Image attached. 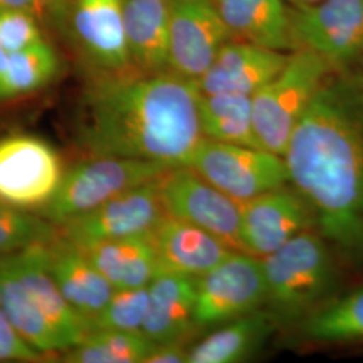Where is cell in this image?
Here are the masks:
<instances>
[{
	"instance_id": "1",
	"label": "cell",
	"mask_w": 363,
	"mask_h": 363,
	"mask_svg": "<svg viewBox=\"0 0 363 363\" xmlns=\"http://www.w3.org/2000/svg\"><path fill=\"white\" fill-rule=\"evenodd\" d=\"M289 184L337 255L363 262V76L328 74L286 147Z\"/></svg>"
},
{
	"instance_id": "2",
	"label": "cell",
	"mask_w": 363,
	"mask_h": 363,
	"mask_svg": "<svg viewBox=\"0 0 363 363\" xmlns=\"http://www.w3.org/2000/svg\"><path fill=\"white\" fill-rule=\"evenodd\" d=\"M194 81L169 70L93 76L78 105L74 142L89 156L189 166L203 140Z\"/></svg>"
},
{
	"instance_id": "3",
	"label": "cell",
	"mask_w": 363,
	"mask_h": 363,
	"mask_svg": "<svg viewBox=\"0 0 363 363\" xmlns=\"http://www.w3.org/2000/svg\"><path fill=\"white\" fill-rule=\"evenodd\" d=\"M261 261L264 307L277 325H300L331 298L337 286L333 249L316 229L298 234Z\"/></svg>"
},
{
	"instance_id": "4",
	"label": "cell",
	"mask_w": 363,
	"mask_h": 363,
	"mask_svg": "<svg viewBox=\"0 0 363 363\" xmlns=\"http://www.w3.org/2000/svg\"><path fill=\"white\" fill-rule=\"evenodd\" d=\"M334 70L318 52L298 49L289 54L283 70L252 96L256 133L264 150L284 156L300 118Z\"/></svg>"
},
{
	"instance_id": "5",
	"label": "cell",
	"mask_w": 363,
	"mask_h": 363,
	"mask_svg": "<svg viewBox=\"0 0 363 363\" xmlns=\"http://www.w3.org/2000/svg\"><path fill=\"white\" fill-rule=\"evenodd\" d=\"M167 169L169 167L160 163L140 159L88 156L65 169L57 194L38 214L60 226L116 195L156 181Z\"/></svg>"
},
{
	"instance_id": "6",
	"label": "cell",
	"mask_w": 363,
	"mask_h": 363,
	"mask_svg": "<svg viewBox=\"0 0 363 363\" xmlns=\"http://www.w3.org/2000/svg\"><path fill=\"white\" fill-rule=\"evenodd\" d=\"M189 167L238 203L289 184L284 156L205 138L196 147Z\"/></svg>"
},
{
	"instance_id": "7",
	"label": "cell",
	"mask_w": 363,
	"mask_h": 363,
	"mask_svg": "<svg viewBox=\"0 0 363 363\" xmlns=\"http://www.w3.org/2000/svg\"><path fill=\"white\" fill-rule=\"evenodd\" d=\"M64 174L61 155L45 139L30 133L0 138V202L39 213L52 202Z\"/></svg>"
},
{
	"instance_id": "8",
	"label": "cell",
	"mask_w": 363,
	"mask_h": 363,
	"mask_svg": "<svg viewBox=\"0 0 363 363\" xmlns=\"http://www.w3.org/2000/svg\"><path fill=\"white\" fill-rule=\"evenodd\" d=\"M265 295L261 259L234 250L211 271L196 277V328H216L259 311Z\"/></svg>"
},
{
	"instance_id": "9",
	"label": "cell",
	"mask_w": 363,
	"mask_h": 363,
	"mask_svg": "<svg viewBox=\"0 0 363 363\" xmlns=\"http://www.w3.org/2000/svg\"><path fill=\"white\" fill-rule=\"evenodd\" d=\"M156 183L167 216L214 234L233 250L242 252L241 203L189 166L167 169Z\"/></svg>"
},
{
	"instance_id": "10",
	"label": "cell",
	"mask_w": 363,
	"mask_h": 363,
	"mask_svg": "<svg viewBox=\"0 0 363 363\" xmlns=\"http://www.w3.org/2000/svg\"><path fill=\"white\" fill-rule=\"evenodd\" d=\"M294 50L322 55L335 70L363 52V0H322L289 10Z\"/></svg>"
},
{
	"instance_id": "11",
	"label": "cell",
	"mask_w": 363,
	"mask_h": 363,
	"mask_svg": "<svg viewBox=\"0 0 363 363\" xmlns=\"http://www.w3.org/2000/svg\"><path fill=\"white\" fill-rule=\"evenodd\" d=\"M65 37L93 76L133 69L121 0H70Z\"/></svg>"
},
{
	"instance_id": "12",
	"label": "cell",
	"mask_w": 363,
	"mask_h": 363,
	"mask_svg": "<svg viewBox=\"0 0 363 363\" xmlns=\"http://www.w3.org/2000/svg\"><path fill=\"white\" fill-rule=\"evenodd\" d=\"M233 39L214 0H172L167 70L195 82Z\"/></svg>"
},
{
	"instance_id": "13",
	"label": "cell",
	"mask_w": 363,
	"mask_h": 363,
	"mask_svg": "<svg viewBox=\"0 0 363 363\" xmlns=\"http://www.w3.org/2000/svg\"><path fill=\"white\" fill-rule=\"evenodd\" d=\"M156 181L130 189L88 213L65 220L57 226L58 233L79 247L151 233L166 216Z\"/></svg>"
},
{
	"instance_id": "14",
	"label": "cell",
	"mask_w": 363,
	"mask_h": 363,
	"mask_svg": "<svg viewBox=\"0 0 363 363\" xmlns=\"http://www.w3.org/2000/svg\"><path fill=\"white\" fill-rule=\"evenodd\" d=\"M308 229H315L313 213L291 184L241 203V247L259 259L272 255Z\"/></svg>"
},
{
	"instance_id": "15",
	"label": "cell",
	"mask_w": 363,
	"mask_h": 363,
	"mask_svg": "<svg viewBox=\"0 0 363 363\" xmlns=\"http://www.w3.org/2000/svg\"><path fill=\"white\" fill-rule=\"evenodd\" d=\"M288 58L289 54L284 52L233 39L220 49L206 73L195 84L202 94L253 96L283 70Z\"/></svg>"
},
{
	"instance_id": "16",
	"label": "cell",
	"mask_w": 363,
	"mask_h": 363,
	"mask_svg": "<svg viewBox=\"0 0 363 363\" xmlns=\"http://www.w3.org/2000/svg\"><path fill=\"white\" fill-rule=\"evenodd\" d=\"M151 238L159 272L179 273L195 279L211 271L234 252L214 234L167 214L154 228Z\"/></svg>"
},
{
	"instance_id": "17",
	"label": "cell",
	"mask_w": 363,
	"mask_h": 363,
	"mask_svg": "<svg viewBox=\"0 0 363 363\" xmlns=\"http://www.w3.org/2000/svg\"><path fill=\"white\" fill-rule=\"evenodd\" d=\"M49 242L26 247L11 255V259L39 310L69 350L81 343L89 331L86 320L70 307L52 279L48 261Z\"/></svg>"
},
{
	"instance_id": "18",
	"label": "cell",
	"mask_w": 363,
	"mask_h": 363,
	"mask_svg": "<svg viewBox=\"0 0 363 363\" xmlns=\"http://www.w3.org/2000/svg\"><path fill=\"white\" fill-rule=\"evenodd\" d=\"M48 261L62 296L86 322L104 307L115 292V288L85 252L60 233L48 244Z\"/></svg>"
},
{
	"instance_id": "19",
	"label": "cell",
	"mask_w": 363,
	"mask_h": 363,
	"mask_svg": "<svg viewBox=\"0 0 363 363\" xmlns=\"http://www.w3.org/2000/svg\"><path fill=\"white\" fill-rule=\"evenodd\" d=\"M150 306L143 333L154 343L184 342L195 331L196 279L159 272L148 284Z\"/></svg>"
},
{
	"instance_id": "20",
	"label": "cell",
	"mask_w": 363,
	"mask_h": 363,
	"mask_svg": "<svg viewBox=\"0 0 363 363\" xmlns=\"http://www.w3.org/2000/svg\"><path fill=\"white\" fill-rule=\"evenodd\" d=\"M133 69L143 73L167 70L172 0H121Z\"/></svg>"
},
{
	"instance_id": "21",
	"label": "cell",
	"mask_w": 363,
	"mask_h": 363,
	"mask_svg": "<svg viewBox=\"0 0 363 363\" xmlns=\"http://www.w3.org/2000/svg\"><path fill=\"white\" fill-rule=\"evenodd\" d=\"M234 38L277 52L292 50L286 0H216Z\"/></svg>"
},
{
	"instance_id": "22",
	"label": "cell",
	"mask_w": 363,
	"mask_h": 363,
	"mask_svg": "<svg viewBox=\"0 0 363 363\" xmlns=\"http://www.w3.org/2000/svg\"><path fill=\"white\" fill-rule=\"evenodd\" d=\"M81 249L115 289L148 286L159 272L151 233L103 241Z\"/></svg>"
},
{
	"instance_id": "23",
	"label": "cell",
	"mask_w": 363,
	"mask_h": 363,
	"mask_svg": "<svg viewBox=\"0 0 363 363\" xmlns=\"http://www.w3.org/2000/svg\"><path fill=\"white\" fill-rule=\"evenodd\" d=\"M267 310L247 313L218 325L194 345L187 363H238L250 359L264 346L276 327Z\"/></svg>"
},
{
	"instance_id": "24",
	"label": "cell",
	"mask_w": 363,
	"mask_h": 363,
	"mask_svg": "<svg viewBox=\"0 0 363 363\" xmlns=\"http://www.w3.org/2000/svg\"><path fill=\"white\" fill-rule=\"evenodd\" d=\"M0 310L18 334L40 354L66 350L19 277L11 256L0 259Z\"/></svg>"
},
{
	"instance_id": "25",
	"label": "cell",
	"mask_w": 363,
	"mask_h": 363,
	"mask_svg": "<svg viewBox=\"0 0 363 363\" xmlns=\"http://www.w3.org/2000/svg\"><path fill=\"white\" fill-rule=\"evenodd\" d=\"M198 116L205 139L262 148L256 133L252 96L201 93L198 99Z\"/></svg>"
},
{
	"instance_id": "26",
	"label": "cell",
	"mask_w": 363,
	"mask_h": 363,
	"mask_svg": "<svg viewBox=\"0 0 363 363\" xmlns=\"http://www.w3.org/2000/svg\"><path fill=\"white\" fill-rule=\"evenodd\" d=\"M60 57L46 40L7 52L0 67V101L13 100L49 85L60 72Z\"/></svg>"
},
{
	"instance_id": "27",
	"label": "cell",
	"mask_w": 363,
	"mask_h": 363,
	"mask_svg": "<svg viewBox=\"0 0 363 363\" xmlns=\"http://www.w3.org/2000/svg\"><path fill=\"white\" fill-rule=\"evenodd\" d=\"M298 325L301 337L310 342L363 340V286L343 296L330 298Z\"/></svg>"
},
{
	"instance_id": "28",
	"label": "cell",
	"mask_w": 363,
	"mask_h": 363,
	"mask_svg": "<svg viewBox=\"0 0 363 363\" xmlns=\"http://www.w3.org/2000/svg\"><path fill=\"white\" fill-rule=\"evenodd\" d=\"M143 333L93 331L77 346L66 350V363H144L154 347Z\"/></svg>"
},
{
	"instance_id": "29",
	"label": "cell",
	"mask_w": 363,
	"mask_h": 363,
	"mask_svg": "<svg viewBox=\"0 0 363 363\" xmlns=\"http://www.w3.org/2000/svg\"><path fill=\"white\" fill-rule=\"evenodd\" d=\"M57 235L58 228L38 213L0 202V259L31 245L49 242Z\"/></svg>"
},
{
	"instance_id": "30",
	"label": "cell",
	"mask_w": 363,
	"mask_h": 363,
	"mask_svg": "<svg viewBox=\"0 0 363 363\" xmlns=\"http://www.w3.org/2000/svg\"><path fill=\"white\" fill-rule=\"evenodd\" d=\"M148 306V286L115 289L104 307L86 322L88 331L142 333Z\"/></svg>"
},
{
	"instance_id": "31",
	"label": "cell",
	"mask_w": 363,
	"mask_h": 363,
	"mask_svg": "<svg viewBox=\"0 0 363 363\" xmlns=\"http://www.w3.org/2000/svg\"><path fill=\"white\" fill-rule=\"evenodd\" d=\"M43 40L42 26L30 13L0 9V46L4 52H19Z\"/></svg>"
},
{
	"instance_id": "32",
	"label": "cell",
	"mask_w": 363,
	"mask_h": 363,
	"mask_svg": "<svg viewBox=\"0 0 363 363\" xmlns=\"http://www.w3.org/2000/svg\"><path fill=\"white\" fill-rule=\"evenodd\" d=\"M70 0H0V9H13L30 13L42 27L65 35Z\"/></svg>"
},
{
	"instance_id": "33",
	"label": "cell",
	"mask_w": 363,
	"mask_h": 363,
	"mask_svg": "<svg viewBox=\"0 0 363 363\" xmlns=\"http://www.w3.org/2000/svg\"><path fill=\"white\" fill-rule=\"evenodd\" d=\"M42 355L18 334L0 310V362H37Z\"/></svg>"
},
{
	"instance_id": "34",
	"label": "cell",
	"mask_w": 363,
	"mask_h": 363,
	"mask_svg": "<svg viewBox=\"0 0 363 363\" xmlns=\"http://www.w3.org/2000/svg\"><path fill=\"white\" fill-rule=\"evenodd\" d=\"M189 352L190 349H186L184 342L155 343L144 363H187Z\"/></svg>"
},
{
	"instance_id": "35",
	"label": "cell",
	"mask_w": 363,
	"mask_h": 363,
	"mask_svg": "<svg viewBox=\"0 0 363 363\" xmlns=\"http://www.w3.org/2000/svg\"><path fill=\"white\" fill-rule=\"evenodd\" d=\"M289 3H292L295 7H301V6H311L315 3H319L322 0H288Z\"/></svg>"
},
{
	"instance_id": "36",
	"label": "cell",
	"mask_w": 363,
	"mask_h": 363,
	"mask_svg": "<svg viewBox=\"0 0 363 363\" xmlns=\"http://www.w3.org/2000/svg\"><path fill=\"white\" fill-rule=\"evenodd\" d=\"M6 55H7V52H4V50H3V48L0 46V67H1V65H3V64H4Z\"/></svg>"
},
{
	"instance_id": "37",
	"label": "cell",
	"mask_w": 363,
	"mask_h": 363,
	"mask_svg": "<svg viewBox=\"0 0 363 363\" xmlns=\"http://www.w3.org/2000/svg\"><path fill=\"white\" fill-rule=\"evenodd\" d=\"M214 1H216V0H214Z\"/></svg>"
}]
</instances>
